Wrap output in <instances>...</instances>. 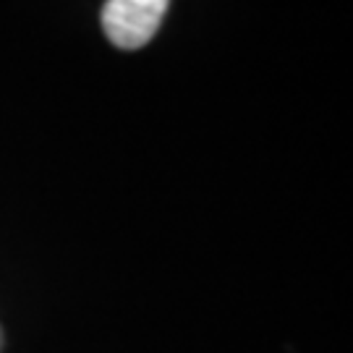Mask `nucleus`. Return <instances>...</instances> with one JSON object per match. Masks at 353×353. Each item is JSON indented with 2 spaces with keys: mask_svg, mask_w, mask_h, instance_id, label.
Instances as JSON below:
<instances>
[{
  "mask_svg": "<svg viewBox=\"0 0 353 353\" xmlns=\"http://www.w3.org/2000/svg\"><path fill=\"white\" fill-rule=\"evenodd\" d=\"M170 0H108L102 6V32L121 50H139L163 24Z\"/></svg>",
  "mask_w": 353,
  "mask_h": 353,
  "instance_id": "1",
  "label": "nucleus"
},
{
  "mask_svg": "<svg viewBox=\"0 0 353 353\" xmlns=\"http://www.w3.org/2000/svg\"><path fill=\"white\" fill-rule=\"evenodd\" d=\"M0 351H3V330H0Z\"/></svg>",
  "mask_w": 353,
  "mask_h": 353,
  "instance_id": "2",
  "label": "nucleus"
}]
</instances>
